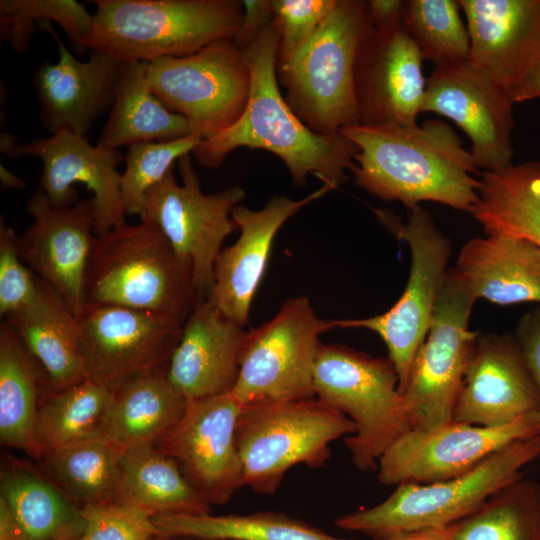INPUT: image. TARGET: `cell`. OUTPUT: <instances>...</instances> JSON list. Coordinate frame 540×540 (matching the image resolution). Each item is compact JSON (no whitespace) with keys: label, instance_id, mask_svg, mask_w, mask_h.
<instances>
[{"label":"cell","instance_id":"obj_1","mask_svg":"<svg viewBox=\"0 0 540 540\" xmlns=\"http://www.w3.org/2000/svg\"><path fill=\"white\" fill-rule=\"evenodd\" d=\"M357 147L351 172L358 186L411 210L433 201L470 212L480 180L470 151L441 120L421 126L355 124L340 130Z\"/></svg>","mask_w":540,"mask_h":540},{"label":"cell","instance_id":"obj_2","mask_svg":"<svg viewBox=\"0 0 540 540\" xmlns=\"http://www.w3.org/2000/svg\"><path fill=\"white\" fill-rule=\"evenodd\" d=\"M279 41L272 22L243 50L251 75L247 105L233 125L202 140L192 153L201 166L213 169L235 149H263L284 162L295 184L313 174L336 189L347 181L357 147L341 133H315L293 112L277 82Z\"/></svg>","mask_w":540,"mask_h":540},{"label":"cell","instance_id":"obj_3","mask_svg":"<svg viewBox=\"0 0 540 540\" xmlns=\"http://www.w3.org/2000/svg\"><path fill=\"white\" fill-rule=\"evenodd\" d=\"M83 294L85 304L155 312L182 325L197 304L191 261L148 220L95 236Z\"/></svg>","mask_w":540,"mask_h":540},{"label":"cell","instance_id":"obj_4","mask_svg":"<svg viewBox=\"0 0 540 540\" xmlns=\"http://www.w3.org/2000/svg\"><path fill=\"white\" fill-rule=\"evenodd\" d=\"M86 50L120 62L192 55L233 40L243 19L238 0H95Z\"/></svg>","mask_w":540,"mask_h":540},{"label":"cell","instance_id":"obj_5","mask_svg":"<svg viewBox=\"0 0 540 540\" xmlns=\"http://www.w3.org/2000/svg\"><path fill=\"white\" fill-rule=\"evenodd\" d=\"M372 27L368 1L337 0L302 47L277 55L276 71L285 99L315 133L334 135L358 124L354 65L358 48Z\"/></svg>","mask_w":540,"mask_h":540},{"label":"cell","instance_id":"obj_6","mask_svg":"<svg viewBox=\"0 0 540 540\" xmlns=\"http://www.w3.org/2000/svg\"><path fill=\"white\" fill-rule=\"evenodd\" d=\"M539 457L540 435L518 440L456 478L397 485L379 504L344 514L334 524L341 530L364 533L377 540L443 529L522 477V468Z\"/></svg>","mask_w":540,"mask_h":540},{"label":"cell","instance_id":"obj_7","mask_svg":"<svg viewBox=\"0 0 540 540\" xmlns=\"http://www.w3.org/2000/svg\"><path fill=\"white\" fill-rule=\"evenodd\" d=\"M354 432L349 417L317 397L243 406L236 442L244 485L272 495L291 467L323 466L331 456L330 444Z\"/></svg>","mask_w":540,"mask_h":540},{"label":"cell","instance_id":"obj_8","mask_svg":"<svg viewBox=\"0 0 540 540\" xmlns=\"http://www.w3.org/2000/svg\"><path fill=\"white\" fill-rule=\"evenodd\" d=\"M315 397L349 417L355 432L345 439L355 467L377 470L388 447L410 426L399 380L389 358L345 345L322 344L314 366Z\"/></svg>","mask_w":540,"mask_h":540},{"label":"cell","instance_id":"obj_9","mask_svg":"<svg viewBox=\"0 0 540 540\" xmlns=\"http://www.w3.org/2000/svg\"><path fill=\"white\" fill-rule=\"evenodd\" d=\"M477 298L455 267L449 268L427 336L401 392L410 429L430 431L452 422L477 332L469 320Z\"/></svg>","mask_w":540,"mask_h":540},{"label":"cell","instance_id":"obj_10","mask_svg":"<svg viewBox=\"0 0 540 540\" xmlns=\"http://www.w3.org/2000/svg\"><path fill=\"white\" fill-rule=\"evenodd\" d=\"M410 211L405 224L390 211H375L387 228L405 241L410 249V273L400 298L380 315L334 319L336 328L368 329L382 338L388 349V358L397 371L400 394L427 336L451 257V242L437 227L431 214L420 205Z\"/></svg>","mask_w":540,"mask_h":540},{"label":"cell","instance_id":"obj_11","mask_svg":"<svg viewBox=\"0 0 540 540\" xmlns=\"http://www.w3.org/2000/svg\"><path fill=\"white\" fill-rule=\"evenodd\" d=\"M334 328V319L319 318L308 298L287 300L270 321L247 332L231 393L242 406L315 397L320 336Z\"/></svg>","mask_w":540,"mask_h":540},{"label":"cell","instance_id":"obj_12","mask_svg":"<svg viewBox=\"0 0 540 540\" xmlns=\"http://www.w3.org/2000/svg\"><path fill=\"white\" fill-rule=\"evenodd\" d=\"M147 80L153 94L168 110L184 117L191 133L201 140L239 119L251 87L244 52L233 40L214 42L192 55L152 61Z\"/></svg>","mask_w":540,"mask_h":540},{"label":"cell","instance_id":"obj_13","mask_svg":"<svg viewBox=\"0 0 540 540\" xmlns=\"http://www.w3.org/2000/svg\"><path fill=\"white\" fill-rule=\"evenodd\" d=\"M182 184L171 168L146 193L141 220L154 223L176 252L191 261L197 303L209 298L214 286V268L226 237L237 229L233 209L246 196L240 186L204 194L190 154L178 160Z\"/></svg>","mask_w":540,"mask_h":540},{"label":"cell","instance_id":"obj_14","mask_svg":"<svg viewBox=\"0 0 540 540\" xmlns=\"http://www.w3.org/2000/svg\"><path fill=\"white\" fill-rule=\"evenodd\" d=\"M77 319L87 378L112 393L167 368L183 326L159 313L115 305L85 304Z\"/></svg>","mask_w":540,"mask_h":540},{"label":"cell","instance_id":"obj_15","mask_svg":"<svg viewBox=\"0 0 540 540\" xmlns=\"http://www.w3.org/2000/svg\"><path fill=\"white\" fill-rule=\"evenodd\" d=\"M540 435V412L502 426L452 421L430 431L410 429L379 459L380 483L429 484L461 476L495 452L518 440Z\"/></svg>","mask_w":540,"mask_h":540},{"label":"cell","instance_id":"obj_16","mask_svg":"<svg viewBox=\"0 0 540 540\" xmlns=\"http://www.w3.org/2000/svg\"><path fill=\"white\" fill-rule=\"evenodd\" d=\"M0 151L8 158L23 155L37 157L43 169L40 190L53 208L66 209L78 202L75 183L92 192L94 234L102 236L126 224L122 203L118 166L122 154L118 150L91 145L87 137L68 132L52 134L19 144L7 132L0 135Z\"/></svg>","mask_w":540,"mask_h":540},{"label":"cell","instance_id":"obj_17","mask_svg":"<svg viewBox=\"0 0 540 540\" xmlns=\"http://www.w3.org/2000/svg\"><path fill=\"white\" fill-rule=\"evenodd\" d=\"M242 408L231 392L187 400L179 422L155 444L209 505L227 503L245 486L236 442Z\"/></svg>","mask_w":540,"mask_h":540},{"label":"cell","instance_id":"obj_18","mask_svg":"<svg viewBox=\"0 0 540 540\" xmlns=\"http://www.w3.org/2000/svg\"><path fill=\"white\" fill-rule=\"evenodd\" d=\"M513 104L509 92L467 59L434 69L422 112L454 121L471 141L476 168L496 171L512 164Z\"/></svg>","mask_w":540,"mask_h":540},{"label":"cell","instance_id":"obj_19","mask_svg":"<svg viewBox=\"0 0 540 540\" xmlns=\"http://www.w3.org/2000/svg\"><path fill=\"white\" fill-rule=\"evenodd\" d=\"M422 61L403 24L372 27L354 65L358 124L417 125L426 90Z\"/></svg>","mask_w":540,"mask_h":540},{"label":"cell","instance_id":"obj_20","mask_svg":"<svg viewBox=\"0 0 540 540\" xmlns=\"http://www.w3.org/2000/svg\"><path fill=\"white\" fill-rule=\"evenodd\" d=\"M26 208L33 222L18 238L20 258L63 296L78 317L85 305L84 280L95 238L91 199L56 209L38 189Z\"/></svg>","mask_w":540,"mask_h":540},{"label":"cell","instance_id":"obj_21","mask_svg":"<svg viewBox=\"0 0 540 540\" xmlns=\"http://www.w3.org/2000/svg\"><path fill=\"white\" fill-rule=\"evenodd\" d=\"M540 412V393L515 335L478 334L454 422L502 426Z\"/></svg>","mask_w":540,"mask_h":540},{"label":"cell","instance_id":"obj_22","mask_svg":"<svg viewBox=\"0 0 540 540\" xmlns=\"http://www.w3.org/2000/svg\"><path fill=\"white\" fill-rule=\"evenodd\" d=\"M40 28L53 35L59 54L56 63L43 61L33 76L41 123L52 134L87 137L95 120L113 104L121 62L94 50L80 61L59 39L51 22Z\"/></svg>","mask_w":540,"mask_h":540},{"label":"cell","instance_id":"obj_23","mask_svg":"<svg viewBox=\"0 0 540 540\" xmlns=\"http://www.w3.org/2000/svg\"><path fill=\"white\" fill-rule=\"evenodd\" d=\"M331 190L323 184L299 200L274 196L260 210L237 205L231 215L240 236L219 253L214 268V286L207 300L244 327L280 227L303 207Z\"/></svg>","mask_w":540,"mask_h":540},{"label":"cell","instance_id":"obj_24","mask_svg":"<svg viewBox=\"0 0 540 540\" xmlns=\"http://www.w3.org/2000/svg\"><path fill=\"white\" fill-rule=\"evenodd\" d=\"M470 56L511 93L540 63V0H460Z\"/></svg>","mask_w":540,"mask_h":540},{"label":"cell","instance_id":"obj_25","mask_svg":"<svg viewBox=\"0 0 540 540\" xmlns=\"http://www.w3.org/2000/svg\"><path fill=\"white\" fill-rule=\"evenodd\" d=\"M209 300L195 305L167 366V377L186 400L232 392L247 331Z\"/></svg>","mask_w":540,"mask_h":540},{"label":"cell","instance_id":"obj_26","mask_svg":"<svg viewBox=\"0 0 540 540\" xmlns=\"http://www.w3.org/2000/svg\"><path fill=\"white\" fill-rule=\"evenodd\" d=\"M457 271L475 297L498 305L540 304V247L508 234H486L461 248Z\"/></svg>","mask_w":540,"mask_h":540},{"label":"cell","instance_id":"obj_27","mask_svg":"<svg viewBox=\"0 0 540 540\" xmlns=\"http://www.w3.org/2000/svg\"><path fill=\"white\" fill-rule=\"evenodd\" d=\"M38 293L24 309L5 317L44 369L49 390L87 379L78 319L63 296L38 277Z\"/></svg>","mask_w":540,"mask_h":540},{"label":"cell","instance_id":"obj_28","mask_svg":"<svg viewBox=\"0 0 540 540\" xmlns=\"http://www.w3.org/2000/svg\"><path fill=\"white\" fill-rule=\"evenodd\" d=\"M0 498L11 509L24 540H74L84 530L81 507L44 470L2 457Z\"/></svg>","mask_w":540,"mask_h":540},{"label":"cell","instance_id":"obj_29","mask_svg":"<svg viewBox=\"0 0 540 540\" xmlns=\"http://www.w3.org/2000/svg\"><path fill=\"white\" fill-rule=\"evenodd\" d=\"M186 406L167 368L147 373L113 393L100 436L123 451L157 444L179 422Z\"/></svg>","mask_w":540,"mask_h":540},{"label":"cell","instance_id":"obj_30","mask_svg":"<svg viewBox=\"0 0 540 540\" xmlns=\"http://www.w3.org/2000/svg\"><path fill=\"white\" fill-rule=\"evenodd\" d=\"M147 66V62H121L115 98L96 145L117 150L192 134L187 120L168 110L151 91Z\"/></svg>","mask_w":540,"mask_h":540},{"label":"cell","instance_id":"obj_31","mask_svg":"<svg viewBox=\"0 0 540 540\" xmlns=\"http://www.w3.org/2000/svg\"><path fill=\"white\" fill-rule=\"evenodd\" d=\"M48 377L11 324L0 325V441L37 459L34 425Z\"/></svg>","mask_w":540,"mask_h":540},{"label":"cell","instance_id":"obj_32","mask_svg":"<svg viewBox=\"0 0 540 540\" xmlns=\"http://www.w3.org/2000/svg\"><path fill=\"white\" fill-rule=\"evenodd\" d=\"M116 500L142 507L153 516L211 513L178 464L155 444L123 451Z\"/></svg>","mask_w":540,"mask_h":540},{"label":"cell","instance_id":"obj_33","mask_svg":"<svg viewBox=\"0 0 540 540\" xmlns=\"http://www.w3.org/2000/svg\"><path fill=\"white\" fill-rule=\"evenodd\" d=\"M472 215L486 234H508L540 247V162L485 171Z\"/></svg>","mask_w":540,"mask_h":540},{"label":"cell","instance_id":"obj_34","mask_svg":"<svg viewBox=\"0 0 540 540\" xmlns=\"http://www.w3.org/2000/svg\"><path fill=\"white\" fill-rule=\"evenodd\" d=\"M113 393L91 379L45 391L34 425L37 459L75 442L100 436Z\"/></svg>","mask_w":540,"mask_h":540},{"label":"cell","instance_id":"obj_35","mask_svg":"<svg viewBox=\"0 0 540 540\" xmlns=\"http://www.w3.org/2000/svg\"><path fill=\"white\" fill-rule=\"evenodd\" d=\"M157 538L205 540H347L284 513L163 514L154 516Z\"/></svg>","mask_w":540,"mask_h":540},{"label":"cell","instance_id":"obj_36","mask_svg":"<svg viewBox=\"0 0 540 540\" xmlns=\"http://www.w3.org/2000/svg\"><path fill=\"white\" fill-rule=\"evenodd\" d=\"M122 455L123 450L95 436L51 452L40 467L81 506L104 503L117 499Z\"/></svg>","mask_w":540,"mask_h":540},{"label":"cell","instance_id":"obj_37","mask_svg":"<svg viewBox=\"0 0 540 540\" xmlns=\"http://www.w3.org/2000/svg\"><path fill=\"white\" fill-rule=\"evenodd\" d=\"M443 534L446 540H540V485L520 477Z\"/></svg>","mask_w":540,"mask_h":540},{"label":"cell","instance_id":"obj_38","mask_svg":"<svg viewBox=\"0 0 540 540\" xmlns=\"http://www.w3.org/2000/svg\"><path fill=\"white\" fill-rule=\"evenodd\" d=\"M454 0L405 1L403 25L423 60L436 67L469 59L470 37Z\"/></svg>","mask_w":540,"mask_h":540},{"label":"cell","instance_id":"obj_39","mask_svg":"<svg viewBox=\"0 0 540 540\" xmlns=\"http://www.w3.org/2000/svg\"><path fill=\"white\" fill-rule=\"evenodd\" d=\"M37 28L56 22L65 31L73 49L82 54L93 14L75 0H1L0 36L16 53L27 51Z\"/></svg>","mask_w":540,"mask_h":540},{"label":"cell","instance_id":"obj_40","mask_svg":"<svg viewBox=\"0 0 540 540\" xmlns=\"http://www.w3.org/2000/svg\"><path fill=\"white\" fill-rule=\"evenodd\" d=\"M201 141L191 134L170 141L130 145L125 158V171L120 178L126 215L139 216L141 219L148 190L173 168L176 160L193 152Z\"/></svg>","mask_w":540,"mask_h":540},{"label":"cell","instance_id":"obj_41","mask_svg":"<svg viewBox=\"0 0 540 540\" xmlns=\"http://www.w3.org/2000/svg\"><path fill=\"white\" fill-rule=\"evenodd\" d=\"M84 530L80 540H154V516L122 500L86 504L81 508Z\"/></svg>","mask_w":540,"mask_h":540},{"label":"cell","instance_id":"obj_42","mask_svg":"<svg viewBox=\"0 0 540 540\" xmlns=\"http://www.w3.org/2000/svg\"><path fill=\"white\" fill-rule=\"evenodd\" d=\"M15 229L0 217V315L27 307L38 293V277L22 262Z\"/></svg>","mask_w":540,"mask_h":540},{"label":"cell","instance_id":"obj_43","mask_svg":"<svg viewBox=\"0 0 540 540\" xmlns=\"http://www.w3.org/2000/svg\"><path fill=\"white\" fill-rule=\"evenodd\" d=\"M336 4L337 0H272L273 24L280 38L278 54L302 47Z\"/></svg>","mask_w":540,"mask_h":540},{"label":"cell","instance_id":"obj_44","mask_svg":"<svg viewBox=\"0 0 540 540\" xmlns=\"http://www.w3.org/2000/svg\"><path fill=\"white\" fill-rule=\"evenodd\" d=\"M515 337L522 349L528 370L540 393V307L519 320Z\"/></svg>","mask_w":540,"mask_h":540},{"label":"cell","instance_id":"obj_45","mask_svg":"<svg viewBox=\"0 0 540 540\" xmlns=\"http://www.w3.org/2000/svg\"><path fill=\"white\" fill-rule=\"evenodd\" d=\"M243 19L233 39L235 45L245 50L273 22L272 0H244Z\"/></svg>","mask_w":540,"mask_h":540},{"label":"cell","instance_id":"obj_46","mask_svg":"<svg viewBox=\"0 0 540 540\" xmlns=\"http://www.w3.org/2000/svg\"><path fill=\"white\" fill-rule=\"evenodd\" d=\"M369 15L373 27H388L403 24L405 1L370 0Z\"/></svg>","mask_w":540,"mask_h":540},{"label":"cell","instance_id":"obj_47","mask_svg":"<svg viewBox=\"0 0 540 540\" xmlns=\"http://www.w3.org/2000/svg\"><path fill=\"white\" fill-rule=\"evenodd\" d=\"M513 103L540 98V63L511 93Z\"/></svg>","mask_w":540,"mask_h":540},{"label":"cell","instance_id":"obj_48","mask_svg":"<svg viewBox=\"0 0 540 540\" xmlns=\"http://www.w3.org/2000/svg\"><path fill=\"white\" fill-rule=\"evenodd\" d=\"M0 540H24L16 518L2 498H0Z\"/></svg>","mask_w":540,"mask_h":540},{"label":"cell","instance_id":"obj_49","mask_svg":"<svg viewBox=\"0 0 540 540\" xmlns=\"http://www.w3.org/2000/svg\"><path fill=\"white\" fill-rule=\"evenodd\" d=\"M0 182L3 189H24L26 182L10 172L3 164L0 165Z\"/></svg>","mask_w":540,"mask_h":540},{"label":"cell","instance_id":"obj_50","mask_svg":"<svg viewBox=\"0 0 540 540\" xmlns=\"http://www.w3.org/2000/svg\"><path fill=\"white\" fill-rule=\"evenodd\" d=\"M389 540H446L443 529L426 530L411 534L401 535Z\"/></svg>","mask_w":540,"mask_h":540},{"label":"cell","instance_id":"obj_51","mask_svg":"<svg viewBox=\"0 0 540 540\" xmlns=\"http://www.w3.org/2000/svg\"><path fill=\"white\" fill-rule=\"evenodd\" d=\"M80 537H81V536H80ZM80 537H79V538H77V539H74V540H80Z\"/></svg>","mask_w":540,"mask_h":540}]
</instances>
